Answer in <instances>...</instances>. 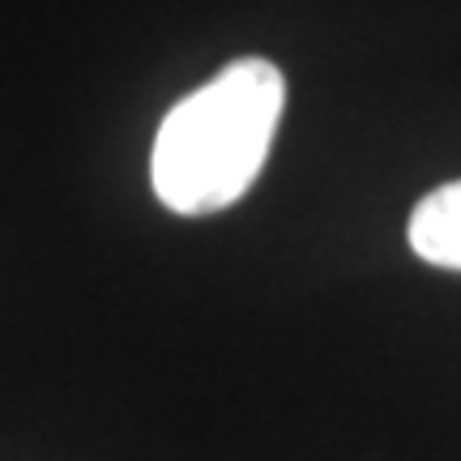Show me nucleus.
Here are the masks:
<instances>
[{
	"label": "nucleus",
	"instance_id": "obj_1",
	"mask_svg": "<svg viewBox=\"0 0 461 461\" xmlns=\"http://www.w3.org/2000/svg\"><path fill=\"white\" fill-rule=\"evenodd\" d=\"M286 103L282 68L261 56L230 60L158 124L149 180L171 214H218L257 184Z\"/></svg>",
	"mask_w": 461,
	"mask_h": 461
},
{
	"label": "nucleus",
	"instance_id": "obj_2",
	"mask_svg": "<svg viewBox=\"0 0 461 461\" xmlns=\"http://www.w3.org/2000/svg\"><path fill=\"white\" fill-rule=\"evenodd\" d=\"M406 240L428 265L461 274V180L431 188L428 197L414 205Z\"/></svg>",
	"mask_w": 461,
	"mask_h": 461
}]
</instances>
